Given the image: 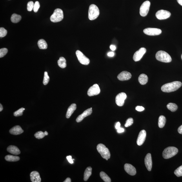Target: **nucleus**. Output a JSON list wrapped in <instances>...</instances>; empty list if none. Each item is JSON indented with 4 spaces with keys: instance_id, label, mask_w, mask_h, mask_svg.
Instances as JSON below:
<instances>
[{
    "instance_id": "f257e3e1",
    "label": "nucleus",
    "mask_w": 182,
    "mask_h": 182,
    "mask_svg": "<svg viewBox=\"0 0 182 182\" xmlns=\"http://www.w3.org/2000/svg\"><path fill=\"white\" fill-rule=\"evenodd\" d=\"M182 86V83L180 81H176L164 84L161 87V90L164 92H170L178 90Z\"/></svg>"
},
{
    "instance_id": "f03ea898",
    "label": "nucleus",
    "mask_w": 182,
    "mask_h": 182,
    "mask_svg": "<svg viewBox=\"0 0 182 182\" xmlns=\"http://www.w3.org/2000/svg\"><path fill=\"white\" fill-rule=\"evenodd\" d=\"M156 59L164 63H170L172 61L171 57L168 53L164 51H159L156 55Z\"/></svg>"
},
{
    "instance_id": "7ed1b4c3",
    "label": "nucleus",
    "mask_w": 182,
    "mask_h": 182,
    "mask_svg": "<svg viewBox=\"0 0 182 182\" xmlns=\"http://www.w3.org/2000/svg\"><path fill=\"white\" fill-rule=\"evenodd\" d=\"M99 15V10L98 7L94 4H91L88 11V18L90 20L96 19Z\"/></svg>"
},
{
    "instance_id": "20e7f679",
    "label": "nucleus",
    "mask_w": 182,
    "mask_h": 182,
    "mask_svg": "<svg viewBox=\"0 0 182 182\" xmlns=\"http://www.w3.org/2000/svg\"><path fill=\"white\" fill-rule=\"evenodd\" d=\"M97 151L101 155L102 157L106 160L110 157V153L109 150L102 144H99L97 146Z\"/></svg>"
},
{
    "instance_id": "39448f33",
    "label": "nucleus",
    "mask_w": 182,
    "mask_h": 182,
    "mask_svg": "<svg viewBox=\"0 0 182 182\" xmlns=\"http://www.w3.org/2000/svg\"><path fill=\"white\" fill-rule=\"evenodd\" d=\"M64 15L63 10L60 8L55 9L53 14L51 16L50 20L53 23H56L61 21L63 18Z\"/></svg>"
},
{
    "instance_id": "423d86ee",
    "label": "nucleus",
    "mask_w": 182,
    "mask_h": 182,
    "mask_svg": "<svg viewBox=\"0 0 182 182\" xmlns=\"http://www.w3.org/2000/svg\"><path fill=\"white\" fill-rule=\"evenodd\" d=\"M178 152V149L174 147H169L165 149L163 152V157L165 159H169L176 155Z\"/></svg>"
},
{
    "instance_id": "0eeeda50",
    "label": "nucleus",
    "mask_w": 182,
    "mask_h": 182,
    "mask_svg": "<svg viewBox=\"0 0 182 182\" xmlns=\"http://www.w3.org/2000/svg\"><path fill=\"white\" fill-rule=\"evenodd\" d=\"M150 3V1H146L142 4L140 8V14L141 16L145 17L148 14L149 11Z\"/></svg>"
},
{
    "instance_id": "6e6552de",
    "label": "nucleus",
    "mask_w": 182,
    "mask_h": 182,
    "mask_svg": "<svg viewBox=\"0 0 182 182\" xmlns=\"http://www.w3.org/2000/svg\"><path fill=\"white\" fill-rule=\"evenodd\" d=\"M76 54L78 59L80 63L85 65H87L89 64L90 60L80 51L79 50H77Z\"/></svg>"
},
{
    "instance_id": "1a4fd4ad",
    "label": "nucleus",
    "mask_w": 182,
    "mask_h": 182,
    "mask_svg": "<svg viewBox=\"0 0 182 182\" xmlns=\"http://www.w3.org/2000/svg\"><path fill=\"white\" fill-rule=\"evenodd\" d=\"M145 34L150 36H155L160 35L162 32L161 30L157 28H148L143 30Z\"/></svg>"
},
{
    "instance_id": "9d476101",
    "label": "nucleus",
    "mask_w": 182,
    "mask_h": 182,
    "mask_svg": "<svg viewBox=\"0 0 182 182\" xmlns=\"http://www.w3.org/2000/svg\"><path fill=\"white\" fill-rule=\"evenodd\" d=\"M171 15V13L168 11L161 10L156 13V16L157 19L162 20L169 18L170 17Z\"/></svg>"
},
{
    "instance_id": "9b49d317",
    "label": "nucleus",
    "mask_w": 182,
    "mask_h": 182,
    "mask_svg": "<svg viewBox=\"0 0 182 182\" xmlns=\"http://www.w3.org/2000/svg\"><path fill=\"white\" fill-rule=\"evenodd\" d=\"M100 92V89L98 84H95L91 87L88 90L87 95L91 97L99 95Z\"/></svg>"
},
{
    "instance_id": "f8f14e48",
    "label": "nucleus",
    "mask_w": 182,
    "mask_h": 182,
    "mask_svg": "<svg viewBox=\"0 0 182 182\" xmlns=\"http://www.w3.org/2000/svg\"><path fill=\"white\" fill-rule=\"evenodd\" d=\"M127 96L125 93L121 92L118 95L115 99L117 105L120 107L123 106Z\"/></svg>"
},
{
    "instance_id": "ddd939ff",
    "label": "nucleus",
    "mask_w": 182,
    "mask_h": 182,
    "mask_svg": "<svg viewBox=\"0 0 182 182\" xmlns=\"http://www.w3.org/2000/svg\"><path fill=\"white\" fill-rule=\"evenodd\" d=\"M146 50L145 48L142 47L135 53L133 59L135 61H140L143 55L145 54Z\"/></svg>"
},
{
    "instance_id": "4468645a",
    "label": "nucleus",
    "mask_w": 182,
    "mask_h": 182,
    "mask_svg": "<svg viewBox=\"0 0 182 182\" xmlns=\"http://www.w3.org/2000/svg\"><path fill=\"white\" fill-rule=\"evenodd\" d=\"M146 136V133L145 130H142L141 131L137 139V143L138 145L141 146L142 145L145 141Z\"/></svg>"
},
{
    "instance_id": "2eb2a0df",
    "label": "nucleus",
    "mask_w": 182,
    "mask_h": 182,
    "mask_svg": "<svg viewBox=\"0 0 182 182\" xmlns=\"http://www.w3.org/2000/svg\"><path fill=\"white\" fill-rule=\"evenodd\" d=\"M132 77V75L131 73L127 71H123L118 75L117 78L119 80L124 81L130 80Z\"/></svg>"
},
{
    "instance_id": "dca6fc26",
    "label": "nucleus",
    "mask_w": 182,
    "mask_h": 182,
    "mask_svg": "<svg viewBox=\"0 0 182 182\" xmlns=\"http://www.w3.org/2000/svg\"><path fill=\"white\" fill-rule=\"evenodd\" d=\"M124 169L126 173L132 176H134L136 174V168L131 164H125L124 166Z\"/></svg>"
},
{
    "instance_id": "f3484780",
    "label": "nucleus",
    "mask_w": 182,
    "mask_h": 182,
    "mask_svg": "<svg viewBox=\"0 0 182 182\" xmlns=\"http://www.w3.org/2000/svg\"><path fill=\"white\" fill-rule=\"evenodd\" d=\"M145 165L147 170L149 171H151L152 167V160L151 154L149 153L146 156L145 158Z\"/></svg>"
},
{
    "instance_id": "a211bd4d",
    "label": "nucleus",
    "mask_w": 182,
    "mask_h": 182,
    "mask_svg": "<svg viewBox=\"0 0 182 182\" xmlns=\"http://www.w3.org/2000/svg\"><path fill=\"white\" fill-rule=\"evenodd\" d=\"M92 109L91 108L85 110L80 115L77 117L76 121L77 123L80 122L86 117L89 116L92 114Z\"/></svg>"
},
{
    "instance_id": "6ab92c4d",
    "label": "nucleus",
    "mask_w": 182,
    "mask_h": 182,
    "mask_svg": "<svg viewBox=\"0 0 182 182\" xmlns=\"http://www.w3.org/2000/svg\"><path fill=\"white\" fill-rule=\"evenodd\" d=\"M31 181L32 182H40L41 179L39 173L34 171L31 173L30 174Z\"/></svg>"
},
{
    "instance_id": "aec40b11",
    "label": "nucleus",
    "mask_w": 182,
    "mask_h": 182,
    "mask_svg": "<svg viewBox=\"0 0 182 182\" xmlns=\"http://www.w3.org/2000/svg\"><path fill=\"white\" fill-rule=\"evenodd\" d=\"M9 132L10 134L17 135L21 134L24 132L20 126H14L10 130Z\"/></svg>"
},
{
    "instance_id": "412c9836",
    "label": "nucleus",
    "mask_w": 182,
    "mask_h": 182,
    "mask_svg": "<svg viewBox=\"0 0 182 182\" xmlns=\"http://www.w3.org/2000/svg\"><path fill=\"white\" fill-rule=\"evenodd\" d=\"M8 152L11 154L15 155H18L20 154V151L17 146L14 145H10L7 149Z\"/></svg>"
},
{
    "instance_id": "4be33fe9",
    "label": "nucleus",
    "mask_w": 182,
    "mask_h": 182,
    "mask_svg": "<svg viewBox=\"0 0 182 182\" xmlns=\"http://www.w3.org/2000/svg\"><path fill=\"white\" fill-rule=\"evenodd\" d=\"M76 108L77 106L75 104H73L70 105L68 107L67 112H66V118H70L75 111L76 110Z\"/></svg>"
},
{
    "instance_id": "5701e85b",
    "label": "nucleus",
    "mask_w": 182,
    "mask_h": 182,
    "mask_svg": "<svg viewBox=\"0 0 182 182\" xmlns=\"http://www.w3.org/2000/svg\"><path fill=\"white\" fill-rule=\"evenodd\" d=\"M148 79L147 75L145 74H142L140 75L138 78V81L141 85H144L147 83Z\"/></svg>"
},
{
    "instance_id": "b1692460",
    "label": "nucleus",
    "mask_w": 182,
    "mask_h": 182,
    "mask_svg": "<svg viewBox=\"0 0 182 182\" xmlns=\"http://www.w3.org/2000/svg\"><path fill=\"white\" fill-rule=\"evenodd\" d=\"M92 169L90 167L86 169L84 173V181H87L92 174Z\"/></svg>"
},
{
    "instance_id": "393cba45",
    "label": "nucleus",
    "mask_w": 182,
    "mask_h": 182,
    "mask_svg": "<svg viewBox=\"0 0 182 182\" xmlns=\"http://www.w3.org/2000/svg\"><path fill=\"white\" fill-rule=\"evenodd\" d=\"M39 47L41 49H46L47 48L48 45L46 41L44 39L40 40L37 43Z\"/></svg>"
},
{
    "instance_id": "a878e982",
    "label": "nucleus",
    "mask_w": 182,
    "mask_h": 182,
    "mask_svg": "<svg viewBox=\"0 0 182 182\" xmlns=\"http://www.w3.org/2000/svg\"><path fill=\"white\" fill-rule=\"evenodd\" d=\"M166 121V117L163 116L161 115L160 116L159 118L158 121V126L160 128H163L165 126Z\"/></svg>"
},
{
    "instance_id": "bb28decb",
    "label": "nucleus",
    "mask_w": 182,
    "mask_h": 182,
    "mask_svg": "<svg viewBox=\"0 0 182 182\" xmlns=\"http://www.w3.org/2000/svg\"><path fill=\"white\" fill-rule=\"evenodd\" d=\"M58 65L61 68H65L66 67V60L65 58L61 57L57 61Z\"/></svg>"
},
{
    "instance_id": "cd10ccee",
    "label": "nucleus",
    "mask_w": 182,
    "mask_h": 182,
    "mask_svg": "<svg viewBox=\"0 0 182 182\" xmlns=\"http://www.w3.org/2000/svg\"><path fill=\"white\" fill-rule=\"evenodd\" d=\"M5 159L6 161L14 162L19 161L20 158L19 157L8 155L5 157Z\"/></svg>"
},
{
    "instance_id": "c85d7f7f",
    "label": "nucleus",
    "mask_w": 182,
    "mask_h": 182,
    "mask_svg": "<svg viewBox=\"0 0 182 182\" xmlns=\"http://www.w3.org/2000/svg\"><path fill=\"white\" fill-rule=\"evenodd\" d=\"M21 17L20 15L16 14H13L11 17V21L13 23H17L21 20Z\"/></svg>"
},
{
    "instance_id": "c756f323",
    "label": "nucleus",
    "mask_w": 182,
    "mask_h": 182,
    "mask_svg": "<svg viewBox=\"0 0 182 182\" xmlns=\"http://www.w3.org/2000/svg\"><path fill=\"white\" fill-rule=\"evenodd\" d=\"M100 176L101 178L106 182H111V179L104 172H101L100 173Z\"/></svg>"
},
{
    "instance_id": "7c9ffc66",
    "label": "nucleus",
    "mask_w": 182,
    "mask_h": 182,
    "mask_svg": "<svg viewBox=\"0 0 182 182\" xmlns=\"http://www.w3.org/2000/svg\"><path fill=\"white\" fill-rule=\"evenodd\" d=\"M167 107L168 109L172 112L175 111L178 109V106L177 105L173 103H169Z\"/></svg>"
},
{
    "instance_id": "2f4dec72",
    "label": "nucleus",
    "mask_w": 182,
    "mask_h": 182,
    "mask_svg": "<svg viewBox=\"0 0 182 182\" xmlns=\"http://www.w3.org/2000/svg\"><path fill=\"white\" fill-rule=\"evenodd\" d=\"M50 80L49 77L48 76V73L47 72H44V75L43 83L44 85H46L49 82Z\"/></svg>"
},
{
    "instance_id": "473e14b6",
    "label": "nucleus",
    "mask_w": 182,
    "mask_h": 182,
    "mask_svg": "<svg viewBox=\"0 0 182 182\" xmlns=\"http://www.w3.org/2000/svg\"><path fill=\"white\" fill-rule=\"evenodd\" d=\"M45 136V133L42 131L37 132L35 134V137L39 139L43 138Z\"/></svg>"
},
{
    "instance_id": "72a5a7b5",
    "label": "nucleus",
    "mask_w": 182,
    "mask_h": 182,
    "mask_svg": "<svg viewBox=\"0 0 182 182\" xmlns=\"http://www.w3.org/2000/svg\"><path fill=\"white\" fill-rule=\"evenodd\" d=\"M174 174L177 177L182 176V165L180 166L175 171Z\"/></svg>"
},
{
    "instance_id": "f704fd0d",
    "label": "nucleus",
    "mask_w": 182,
    "mask_h": 182,
    "mask_svg": "<svg viewBox=\"0 0 182 182\" xmlns=\"http://www.w3.org/2000/svg\"><path fill=\"white\" fill-rule=\"evenodd\" d=\"M25 109L23 108H21L20 109L14 112V116L16 117L22 116L23 115V113Z\"/></svg>"
},
{
    "instance_id": "c9c22d12",
    "label": "nucleus",
    "mask_w": 182,
    "mask_h": 182,
    "mask_svg": "<svg viewBox=\"0 0 182 182\" xmlns=\"http://www.w3.org/2000/svg\"><path fill=\"white\" fill-rule=\"evenodd\" d=\"M7 34V31L3 28H0V37H5Z\"/></svg>"
},
{
    "instance_id": "e433bc0d",
    "label": "nucleus",
    "mask_w": 182,
    "mask_h": 182,
    "mask_svg": "<svg viewBox=\"0 0 182 182\" xmlns=\"http://www.w3.org/2000/svg\"><path fill=\"white\" fill-rule=\"evenodd\" d=\"M8 50L7 48H3L0 49V57L2 58L4 57L7 54Z\"/></svg>"
},
{
    "instance_id": "4c0bfd02",
    "label": "nucleus",
    "mask_w": 182,
    "mask_h": 182,
    "mask_svg": "<svg viewBox=\"0 0 182 182\" xmlns=\"http://www.w3.org/2000/svg\"><path fill=\"white\" fill-rule=\"evenodd\" d=\"M34 2L30 1L28 2L27 4V10L28 11H31L34 7Z\"/></svg>"
},
{
    "instance_id": "58836bf2",
    "label": "nucleus",
    "mask_w": 182,
    "mask_h": 182,
    "mask_svg": "<svg viewBox=\"0 0 182 182\" xmlns=\"http://www.w3.org/2000/svg\"><path fill=\"white\" fill-rule=\"evenodd\" d=\"M134 122V121L132 118L128 119L126 121V123L125 125L126 127H128L131 126Z\"/></svg>"
},
{
    "instance_id": "ea45409f",
    "label": "nucleus",
    "mask_w": 182,
    "mask_h": 182,
    "mask_svg": "<svg viewBox=\"0 0 182 182\" xmlns=\"http://www.w3.org/2000/svg\"><path fill=\"white\" fill-rule=\"evenodd\" d=\"M40 8V4L39 2L38 1L35 2L34 4V8H33V10H34V12L35 13L37 12L38 11Z\"/></svg>"
},
{
    "instance_id": "a19ab883",
    "label": "nucleus",
    "mask_w": 182,
    "mask_h": 182,
    "mask_svg": "<svg viewBox=\"0 0 182 182\" xmlns=\"http://www.w3.org/2000/svg\"><path fill=\"white\" fill-rule=\"evenodd\" d=\"M145 109L142 106H137L136 107V110L139 112L142 111Z\"/></svg>"
},
{
    "instance_id": "79ce46f5",
    "label": "nucleus",
    "mask_w": 182,
    "mask_h": 182,
    "mask_svg": "<svg viewBox=\"0 0 182 182\" xmlns=\"http://www.w3.org/2000/svg\"><path fill=\"white\" fill-rule=\"evenodd\" d=\"M66 159H67L68 162L70 164H72L74 163V162H73V159H72V156H68L66 157Z\"/></svg>"
},
{
    "instance_id": "37998d69",
    "label": "nucleus",
    "mask_w": 182,
    "mask_h": 182,
    "mask_svg": "<svg viewBox=\"0 0 182 182\" xmlns=\"http://www.w3.org/2000/svg\"><path fill=\"white\" fill-rule=\"evenodd\" d=\"M124 129L123 128H120L117 130V132L118 133H121L124 132Z\"/></svg>"
},
{
    "instance_id": "c03bdc74",
    "label": "nucleus",
    "mask_w": 182,
    "mask_h": 182,
    "mask_svg": "<svg viewBox=\"0 0 182 182\" xmlns=\"http://www.w3.org/2000/svg\"><path fill=\"white\" fill-rule=\"evenodd\" d=\"M121 126V123H119V122H117L116 123V126H115V127L116 128V129L117 130Z\"/></svg>"
},
{
    "instance_id": "a18cd8bd",
    "label": "nucleus",
    "mask_w": 182,
    "mask_h": 182,
    "mask_svg": "<svg viewBox=\"0 0 182 182\" xmlns=\"http://www.w3.org/2000/svg\"><path fill=\"white\" fill-rule=\"evenodd\" d=\"M108 56L109 57H113L114 56V52H111L108 53Z\"/></svg>"
},
{
    "instance_id": "49530a36",
    "label": "nucleus",
    "mask_w": 182,
    "mask_h": 182,
    "mask_svg": "<svg viewBox=\"0 0 182 182\" xmlns=\"http://www.w3.org/2000/svg\"><path fill=\"white\" fill-rule=\"evenodd\" d=\"M178 131L179 134H182V125L178 128Z\"/></svg>"
},
{
    "instance_id": "de8ad7c7",
    "label": "nucleus",
    "mask_w": 182,
    "mask_h": 182,
    "mask_svg": "<svg viewBox=\"0 0 182 182\" xmlns=\"http://www.w3.org/2000/svg\"><path fill=\"white\" fill-rule=\"evenodd\" d=\"M110 48L112 51H114L116 50V46L114 45H111L110 46Z\"/></svg>"
},
{
    "instance_id": "09e8293b",
    "label": "nucleus",
    "mask_w": 182,
    "mask_h": 182,
    "mask_svg": "<svg viewBox=\"0 0 182 182\" xmlns=\"http://www.w3.org/2000/svg\"><path fill=\"white\" fill-rule=\"evenodd\" d=\"M71 182V180L70 178H66L64 182Z\"/></svg>"
},
{
    "instance_id": "8fccbe9b",
    "label": "nucleus",
    "mask_w": 182,
    "mask_h": 182,
    "mask_svg": "<svg viewBox=\"0 0 182 182\" xmlns=\"http://www.w3.org/2000/svg\"><path fill=\"white\" fill-rule=\"evenodd\" d=\"M178 3L182 6V0H177Z\"/></svg>"
},
{
    "instance_id": "3c124183",
    "label": "nucleus",
    "mask_w": 182,
    "mask_h": 182,
    "mask_svg": "<svg viewBox=\"0 0 182 182\" xmlns=\"http://www.w3.org/2000/svg\"><path fill=\"white\" fill-rule=\"evenodd\" d=\"M3 109V106H2L1 104H0V111L1 112L2 110Z\"/></svg>"
},
{
    "instance_id": "603ef678",
    "label": "nucleus",
    "mask_w": 182,
    "mask_h": 182,
    "mask_svg": "<svg viewBox=\"0 0 182 182\" xmlns=\"http://www.w3.org/2000/svg\"><path fill=\"white\" fill-rule=\"evenodd\" d=\"M44 133H45L46 136H47L48 135V133L47 132L45 131Z\"/></svg>"
},
{
    "instance_id": "864d4df0",
    "label": "nucleus",
    "mask_w": 182,
    "mask_h": 182,
    "mask_svg": "<svg viewBox=\"0 0 182 182\" xmlns=\"http://www.w3.org/2000/svg\"><path fill=\"white\" fill-rule=\"evenodd\" d=\"M181 59H182V55H181Z\"/></svg>"
}]
</instances>
